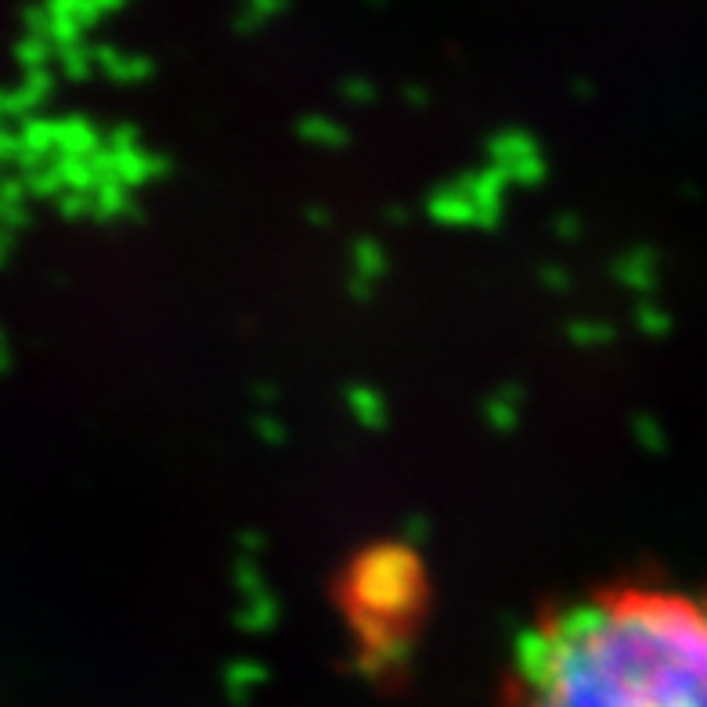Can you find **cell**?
I'll return each instance as SVG.
<instances>
[{
	"label": "cell",
	"instance_id": "1",
	"mask_svg": "<svg viewBox=\"0 0 707 707\" xmlns=\"http://www.w3.org/2000/svg\"><path fill=\"white\" fill-rule=\"evenodd\" d=\"M505 707H707V592L624 585L520 639Z\"/></svg>",
	"mask_w": 707,
	"mask_h": 707
}]
</instances>
